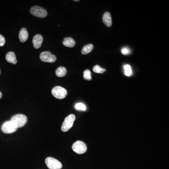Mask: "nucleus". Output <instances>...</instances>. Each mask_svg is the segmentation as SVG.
Masks as SVG:
<instances>
[{
  "mask_svg": "<svg viewBox=\"0 0 169 169\" xmlns=\"http://www.w3.org/2000/svg\"><path fill=\"white\" fill-rule=\"evenodd\" d=\"M11 121L15 124L17 128L24 126L27 121V118L24 114L15 115L11 118Z\"/></svg>",
  "mask_w": 169,
  "mask_h": 169,
  "instance_id": "nucleus-1",
  "label": "nucleus"
},
{
  "mask_svg": "<svg viewBox=\"0 0 169 169\" xmlns=\"http://www.w3.org/2000/svg\"><path fill=\"white\" fill-rule=\"evenodd\" d=\"M75 119V116L74 114H70L65 118L61 127L62 131L64 132L68 131L72 127Z\"/></svg>",
  "mask_w": 169,
  "mask_h": 169,
  "instance_id": "nucleus-2",
  "label": "nucleus"
},
{
  "mask_svg": "<svg viewBox=\"0 0 169 169\" xmlns=\"http://www.w3.org/2000/svg\"><path fill=\"white\" fill-rule=\"evenodd\" d=\"M51 93L53 96L58 99H64L67 95L66 90L60 86H56L53 88Z\"/></svg>",
  "mask_w": 169,
  "mask_h": 169,
  "instance_id": "nucleus-3",
  "label": "nucleus"
},
{
  "mask_svg": "<svg viewBox=\"0 0 169 169\" xmlns=\"http://www.w3.org/2000/svg\"><path fill=\"white\" fill-rule=\"evenodd\" d=\"M1 131L6 134H12L17 130V127L11 120L5 122L1 126Z\"/></svg>",
  "mask_w": 169,
  "mask_h": 169,
  "instance_id": "nucleus-4",
  "label": "nucleus"
},
{
  "mask_svg": "<svg viewBox=\"0 0 169 169\" xmlns=\"http://www.w3.org/2000/svg\"><path fill=\"white\" fill-rule=\"evenodd\" d=\"M45 163L49 169H61L63 165L60 162L54 158L48 157L45 160Z\"/></svg>",
  "mask_w": 169,
  "mask_h": 169,
  "instance_id": "nucleus-5",
  "label": "nucleus"
},
{
  "mask_svg": "<svg viewBox=\"0 0 169 169\" xmlns=\"http://www.w3.org/2000/svg\"><path fill=\"white\" fill-rule=\"evenodd\" d=\"M30 13L34 16L40 18H45L48 15L47 10L39 6H35L31 8Z\"/></svg>",
  "mask_w": 169,
  "mask_h": 169,
  "instance_id": "nucleus-6",
  "label": "nucleus"
},
{
  "mask_svg": "<svg viewBox=\"0 0 169 169\" xmlns=\"http://www.w3.org/2000/svg\"><path fill=\"white\" fill-rule=\"evenodd\" d=\"M72 150L78 154H82L87 151V147L86 144L81 141H77L72 146Z\"/></svg>",
  "mask_w": 169,
  "mask_h": 169,
  "instance_id": "nucleus-7",
  "label": "nucleus"
},
{
  "mask_svg": "<svg viewBox=\"0 0 169 169\" xmlns=\"http://www.w3.org/2000/svg\"><path fill=\"white\" fill-rule=\"evenodd\" d=\"M40 57L42 62L46 63H54L56 60V56L53 55L49 51L42 52Z\"/></svg>",
  "mask_w": 169,
  "mask_h": 169,
  "instance_id": "nucleus-8",
  "label": "nucleus"
},
{
  "mask_svg": "<svg viewBox=\"0 0 169 169\" xmlns=\"http://www.w3.org/2000/svg\"><path fill=\"white\" fill-rule=\"evenodd\" d=\"M43 37L40 34H37L34 36L32 40V43L34 48L38 49L40 48L43 42Z\"/></svg>",
  "mask_w": 169,
  "mask_h": 169,
  "instance_id": "nucleus-9",
  "label": "nucleus"
},
{
  "mask_svg": "<svg viewBox=\"0 0 169 169\" xmlns=\"http://www.w3.org/2000/svg\"><path fill=\"white\" fill-rule=\"evenodd\" d=\"M103 21L106 26L110 27L112 25V18L110 13L106 12L103 15Z\"/></svg>",
  "mask_w": 169,
  "mask_h": 169,
  "instance_id": "nucleus-10",
  "label": "nucleus"
},
{
  "mask_svg": "<svg viewBox=\"0 0 169 169\" xmlns=\"http://www.w3.org/2000/svg\"><path fill=\"white\" fill-rule=\"evenodd\" d=\"M6 60L7 62L13 64H16L17 63L16 56L13 52H9L6 54Z\"/></svg>",
  "mask_w": 169,
  "mask_h": 169,
  "instance_id": "nucleus-11",
  "label": "nucleus"
},
{
  "mask_svg": "<svg viewBox=\"0 0 169 169\" xmlns=\"http://www.w3.org/2000/svg\"><path fill=\"white\" fill-rule=\"evenodd\" d=\"M28 38V33L25 28H23L20 30L19 34V39L21 42H25Z\"/></svg>",
  "mask_w": 169,
  "mask_h": 169,
  "instance_id": "nucleus-12",
  "label": "nucleus"
},
{
  "mask_svg": "<svg viewBox=\"0 0 169 169\" xmlns=\"http://www.w3.org/2000/svg\"><path fill=\"white\" fill-rule=\"evenodd\" d=\"M63 44L64 46L68 48H73L76 44V42L74 39L71 37H66L64 38Z\"/></svg>",
  "mask_w": 169,
  "mask_h": 169,
  "instance_id": "nucleus-13",
  "label": "nucleus"
},
{
  "mask_svg": "<svg viewBox=\"0 0 169 169\" xmlns=\"http://www.w3.org/2000/svg\"><path fill=\"white\" fill-rule=\"evenodd\" d=\"M67 70L63 66H60L56 69V75L60 78L64 77L66 74Z\"/></svg>",
  "mask_w": 169,
  "mask_h": 169,
  "instance_id": "nucleus-14",
  "label": "nucleus"
},
{
  "mask_svg": "<svg viewBox=\"0 0 169 169\" xmlns=\"http://www.w3.org/2000/svg\"><path fill=\"white\" fill-rule=\"evenodd\" d=\"M93 48H94V45L92 44H89L83 47V48L81 51V53L83 55H87L93 51Z\"/></svg>",
  "mask_w": 169,
  "mask_h": 169,
  "instance_id": "nucleus-15",
  "label": "nucleus"
},
{
  "mask_svg": "<svg viewBox=\"0 0 169 169\" xmlns=\"http://www.w3.org/2000/svg\"><path fill=\"white\" fill-rule=\"evenodd\" d=\"M83 78L86 80H90L92 79L91 72L89 70H86L84 72Z\"/></svg>",
  "mask_w": 169,
  "mask_h": 169,
  "instance_id": "nucleus-16",
  "label": "nucleus"
},
{
  "mask_svg": "<svg viewBox=\"0 0 169 169\" xmlns=\"http://www.w3.org/2000/svg\"><path fill=\"white\" fill-rule=\"evenodd\" d=\"M93 71L94 72L97 73H103L104 72L106 71V69H103L99 65H95V66L93 68Z\"/></svg>",
  "mask_w": 169,
  "mask_h": 169,
  "instance_id": "nucleus-17",
  "label": "nucleus"
},
{
  "mask_svg": "<svg viewBox=\"0 0 169 169\" xmlns=\"http://www.w3.org/2000/svg\"><path fill=\"white\" fill-rule=\"evenodd\" d=\"M124 70H125V74L127 76H130L132 74V70L130 65L127 64L124 66Z\"/></svg>",
  "mask_w": 169,
  "mask_h": 169,
  "instance_id": "nucleus-18",
  "label": "nucleus"
},
{
  "mask_svg": "<svg viewBox=\"0 0 169 169\" xmlns=\"http://www.w3.org/2000/svg\"><path fill=\"white\" fill-rule=\"evenodd\" d=\"M75 108L76 110H78L85 111L87 109L86 105L82 103H77L75 106Z\"/></svg>",
  "mask_w": 169,
  "mask_h": 169,
  "instance_id": "nucleus-19",
  "label": "nucleus"
},
{
  "mask_svg": "<svg viewBox=\"0 0 169 169\" xmlns=\"http://www.w3.org/2000/svg\"><path fill=\"white\" fill-rule=\"evenodd\" d=\"M121 53L124 55H127L130 53V49L128 48L125 47L121 49Z\"/></svg>",
  "mask_w": 169,
  "mask_h": 169,
  "instance_id": "nucleus-20",
  "label": "nucleus"
},
{
  "mask_svg": "<svg viewBox=\"0 0 169 169\" xmlns=\"http://www.w3.org/2000/svg\"><path fill=\"white\" fill-rule=\"evenodd\" d=\"M5 43V39L3 36L0 34V47H2Z\"/></svg>",
  "mask_w": 169,
  "mask_h": 169,
  "instance_id": "nucleus-21",
  "label": "nucleus"
},
{
  "mask_svg": "<svg viewBox=\"0 0 169 169\" xmlns=\"http://www.w3.org/2000/svg\"><path fill=\"white\" fill-rule=\"evenodd\" d=\"M2 94H1V92H0V99H1V98H2Z\"/></svg>",
  "mask_w": 169,
  "mask_h": 169,
  "instance_id": "nucleus-22",
  "label": "nucleus"
},
{
  "mask_svg": "<svg viewBox=\"0 0 169 169\" xmlns=\"http://www.w3.org/2000/svg\"><path fill=\"white\" fill-rule=\"evenodd\" d=\"M79 1V0H76V1Z\"/></svg>",
  "mask_w": 169,
  "mask_h": 169,
  "instance_id": "nucleus-23",
  "label": "nucleus"
},
{
  "mask_svg": "<svg viewBox=\"0 0 169 169\" xmlns=\"http://www.w3.org/2000/svg\"><path fill=\"white\" fill-rule=\"evenodd\" d=\"M0 74H1V71H0Z\"/></svg>",
  "mask_w": 169,
  "mask_h": 169,
  "instance_id": "nucleus-24",
  "label": "nucleus"
}]
</instances>
